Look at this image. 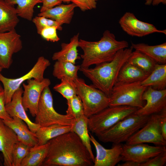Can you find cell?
<instances>
[{
    "mask_svg": "<svg viewBox=\"0 0 166 166\" xmlns=\"http://www.w3.org/2000/svg\"><path fill=\"white\" fill-rule=\"evenodd\" d=\"M145 5H151L153 6H157L162 3L164 5L166 4V0H145Z\"/></svg>",
    "mask_w": 166,
    "mask_h": 166,
    "instance_id": "obj_42",
    "label": "cell"
},
{
    "mask_svg": "<svg viewBox=\"0 0 166 166\" xmlns=\"http://www.w3.org/2000/svg\"><path fill=\"white\" fill-rule=\"evenodd\" d=\"M133 49L144 54L157 63L166 64V43L150 45L144 43L135 44L132 43Z\"/></svg>",
    "mask_w": 166,
    "mask_h": 166,
    "instance_id": "obj_23",
    "label": "cell"
},
{
    "mask_svg": "<svg viewBox=\"0 0 166 166\" xmlns=\"http://www.w3.org/2000/svg\"><path fill=\"white\" fill-rule=\"evenodd\" d=\"M140 83L144 87L151 86L156 90L165 89L166 64H156L151 73Z\"/></svg>",
    "mask_w": 166,
    "mask_h": 166,
    "instance_id": "obj_25",
    "label": "cell"
},
{
    "mask_svg": "<svg viewBox=\"0 0 166 166\" xmlns=\"http://www.w3.org/2000/svg\"><path fill=\"white\" fill-rule=\"evenodd\" d=\"M51 82L48 78L39 81L31 79L27 80V84H22L23 88L22 103L26 110H29L32 117L37 113L39 102L44 89L49 86Z\"/></svg>",
    "mask_w": 166,
    "mask_h": 166,
    "instance_id": "obj_11",
    "label": "cell"
},
{
    "mask_svg": "<svg viewBox=\"0 0 166 166\" xmlns=\"http://www.w3.org/2000/svg\"><path fill=\"white\" fill-rule=\"evenodd\" d=\"M89 135L91 142L94 146L96 152L94 166H114L122 160V144H113L112 148L107 149L99 143L90 133Z\"/></svg>",
    "mask_w": 166,
    "mask_h": 166,
    "instance_id": "obj_16",
    "label": "cell"
},
{
    "mask_svg": "<svg viewBox=\"0 0 166 166\" xmlns=\"http://www.w3.org/2000/svg\"><path fill=\"white\" fill-rule=\"evenodd\" d=\"M5 0L12 5H17L16 9L18 16L29 21L33 18L35 6L42 2V0Z\"/></svg>",
    "mask_w": 166,
    "mask_h": 166,
    "instance_id": "obj_30",
    "label": "cell"
},
{
    "mask_svg": "<svg viewBox=\"0 0 166 166\" xmlns=\"http://www.w3.org/2000/svg\"><path fill=\"white\" fill-rule=\"evenodd\" d=\"M61 0H42V6L40 12H44L49 9L61 4Z\"/></svg>",
    "mask_w": 166,
    "mask_h": 166,
    "instance_id": "obj_40",
    "label": "cell"
},
{
    "mask_svg": "<svg viewBox=\"0 0 166 166\" xmlns=\"http://www.w3.org/2000/svg\"><path fill=\"white\" fill-rule=\"evenodd\" d=\"M119 23L122 30L132 36L141 37L156 33L166 34V30H159L152 24L139 20L130 12L124 13Z\"/></svg>",
    "mask_w": 166,
    "mask_h": 166,
    "instance_id": "obj_13",
    "label": "cell"
},
{
    "mask_svg": "<svg viewBox=\"0 0 166 166\" xmlns=\"http://www.w3.org/2000/svg\"><path fill=\"white\" fill-rule=\"evenodd\" d=\"M74 82L76 86L77 94L81 99L85 116L88 118L109 107V97L92 85H88L78 77Z\"/></svg>",
    "mask_w": 166,
    "mask_h": 166,
    "instance_id": "obj_6",
    "label": "cell"
},
{
    "mask_svg": "<svg viewBox=\"0 0 166 166\" xmlns=\"http://www.w3.org/2000/svg\"><path fill=\"white\" fill-rule=\"evenodd\" d=\"M160 113L152 114L146 124L132 136L126 144L151 143L156 146H165L166 140L162 136L160 126Z\"/></svg>",
    "mask_w": 166,
    "mask_h": 166,
    "instance_id": "obj_10",
    "label": "cell"
},
{
    "mask_svg": "<svg viewBox=\"0 0 166 166\" xmlns=\"http://www.w3.org/2000/svg\"><path fill=\"white\" fill-rule=\"evenodd\" d=\"M57 28L55 26L47 27L42 30L40 35L47 41L57 42L60 38L57 34Z\"/></svg>",
    "mask_w": 166,
    "mask_h": 166,
    "instance_id": "obj_36",
    "label": "cell"
},
{
    "mask_svg": "<svg viewBox=\"0 0 166 166\" xmlns=\"http://www.w3.org/2000/svg\"><path fill=\"white\" fill-rule=\"evenodd\" d=\"M122 160H131L140 163L166 151L165 146H150L144 143L122 144Z\"/></svg>",
    "mask_w": 166,
    "mask_h": 166,
    "instance_id": "obj_14",
    "label": "cell"
},
{
    "mask_svg": "<svg viewBox=\"0 0 166 166\" xmlns=\"http://www.w3.org/2000/svg\"><path fill=\"white\" fill-rule=\"evenodd\" d=\"M138 109L126 105L109 106L88 118L89 130L97 136L134 113Z\"/></svg>",
    "mask_w": 166,
    "mask_h": 166,
    "instance_id": "obj_5",
    "label": "cell"
},
{
    "mask_svg": "<svg viewBox=\"0 0 166 166\" xmlns=\"http://www.w3.org/2000/svg\"><path fill=\"white\" fill-rule=\"evenodd\" d=\"M3 91V89L0 83V93Z\"/></svg>",
    "mask_w": 166,
    "mask_h": 166,
    "instance_id": "obj_44",
    "label": "cell"
},
{
    "mask_svg": "<svg viewBox=\"0 0 166 166\" xmlns=\"http://www.w3.org/2000/svg\"><path fill=\"white\" fill-rule=\"evenodd\" d=\"M4 124L12 129L16 134L19 141L32 147L38 144L35 133L32 132L27 124L21 119L15 117L9 121L3 120Z\"/></svg>",
    "mask_w": 166,
    "mask_h": 166,
    "instance_id": "obj_19",
    "label": "cell"
},
{
    "mask_svg": "<svg viewBox=\"0 0 166 166\" xmlns=\"http://www.w3.org/2000/svg\"><path fill=\"white\" fill-rule=\"evenodd\" d=\"M127 48L119 50L111 61L93 68L80 67L79 70L92 82L93 85L109 97L116 83L119 72L133 51Z\"/></svg>",
    "mask_w": 166,
    "mask_h": 166,
    "instance_id": "obj_3",
    "label": "cell"
},
{
    "mask_svg": "<svg viewBox=\"0 0 166 166\" xmlns=\"http://www.w3.org/2000/svg\"><path fill=\"white\" fill-rule=\"evenodd\" d=\"M3 91L0 93V118L2 120L9 121L11 118L7 113L6 108Z\"/></svg>",
    "mask_w": 166,
    "mask_h": 166,
    "instance_id": "obj_39",
    "label": "cell"
},
{
    "mask_svg": "<svg viewBox=\"0 0 166 166\" xmlns=\"http://www.w3.org/2000/svg\"><path fill=\"white\" fill-rule=\"evenodd\" d=\"M76 7V6L72 3L67 4H61L40 12L38 16L53 20L62 25L69 24L71 22Z\"/></svg>",
    "mask_w": 166,
    "mask_h": 166,
    "instance_id": "obj_20",
    "label": "cell"
},
{
    "mask_svg": "<svg viewBox=\"0 0 166 166\" xmlns=\"http://www.w3.org/2000/svg\"><path fill=\"white\" fill-rule=\"evenodd\" d=\"M148 76L139 68L126 62L119 72L116 83L125 84L141 82Z\"/></svg>",
    "mask_w": 166,
    "mask_h": 166,
    "instance_id": "obj_26",
    "label": "cell"
},
{
    "mask_svg": "<svg viewBox=\"0 0 166 166\" xmlns=\"http://www.w3.org/2000/svg\"><path fill=\"white\" fill-rule=\"evenodd\" d=\"M67 101L66 114L77 119L85 115L83 105L78 96H75Z\"/></svg>",
    "mask_w": 166,
    "mask_h": 166,
    "instance_id": "obj_33",
    "label": "cell"
},
{
    "mask_svg": "<svg viewBox=\"0 0 166 166\" xmlns=\"http://www.w3.org/2000/svg\"><path fill=\"white\" fill-rule=\"evenodd\" d=\"M48 142V153L42 166H93L89 152L74 132L62 134Z\"/></svg>",
    "mask_w": 166,
    "mask_h": 166,
    "instance_id": "obj_1",
    "label": "cell"
},
{
    "mask_svg": "<svg viewBox=\"0 0 166 166\" xmlns=\"http://www.w3.org/2000/svg\"><path fill=\"white\" fill-rule=\"evenodd\" d=\"M79 47L83 51L81 67L86 68L111 61L119 50L128 48V43L125 40H117L114 34L107 30L98 41L79 39Z\"/></svg>",
    "mask_w": 166,
    "mask_h": 166,
    "instance_id": "obj_2",
    "label": "cell"
},
{
    "mask_svg": "<svg viewBox=\"0 0 166 166\" xmlns=\"http://www.w3.org/2000/svg\"><path fill=\"white\" fill-rule=\"evenodd\" d=\"M159 113L160 116L159 123L161 133L166 140V108Z\"/></svg>",
    "mask_w": 166,
    "mask_h": 166,
    "instance_id": "obj_41",
    "label": "cell"
},
{
    "mask_svg": "<svg viewBox=\"0 0 166 166\" xmlns=\"http://www.w3.org/2000/svg\"><path fill=\"white\" fill-rule=\"evenodd\" d=\"M21 36L15 30L0 33V66L9 68L12 62L13 55L22 47Z\"/></svg>",
    "mask_w": 166,
    "mask_h": 166,
    "instance_id": "obj_12",
    "label": "cell"
},
{
    "mask_svg": "<svg viewBox=\"0 0 166 166\" xmlns=\"http://www.w3.org/2000/svg\"><path fill=\"white\" fill-rule=\"evenodd\" d=\"M72 126L58 124L47 126L40 127L35 134L38 145L47 143L51 139L62 134L72 131Z\"/></svg>",
    "mask_w": 166,
    "mask_h": 166,
    "instance_id": "obj_24",
    "label": "cell"
},
{
    "mask_svg": "<svg viewBox=\"0 0 166 166\" xmlns=\"http://www.w3.org/2000/svg\"><path fill=\"white\" fill-rule=\"evenodd\" d=\"M18 141L15 132L0 118V152L3 155L4 166H12V151Z\"/></svg>",
    "mask_w": 166,
    "mask_h": 166,
    "instance_id": "obj_17",
    "label": "cell"
},
{
    "mask_svg": "<svg viewBox=\"0 0 166 166\" xmlns=\"http://www.w3.org/2000/svg\"><path fill=\"white\" fill-rule=\"evenodd\" d=\"M49 146L48 142L43 145L37 144L30 148L20 166H42L47 156Z\"/></svg>",
    "mask_w": 166,
    "mask_h": 166,
    "instance_id": "obj_27",
    "label": "cell"
},
{
    "mask_svg": "<svg viewBox=\"0 0 166 166\" xmlns=\"http://www.w3.org/2000/svg\"><path fill=\"white\" fill-rule=\"evenodd\" d=\"M96 0L97 1V0Z\"/></svg>",
    "mask_w": 166,
    "mask_h": 166,
    "instance_id": "obj_47",
    "label": "cell"
},
{
    "mask_svg": "<svg viewBox=\"0 0 166 166\" xmlns=\"http://www.w3.org/2000/svg\"><path fill=\"white\" fill-rule=\"evenodd\" d=\"M140 164L131 160H128L121 164H118V166H140Z\"/></svg>",
    "mask_w": 166,
    "mask_h": 166,
    "instance_id": "obj_43",
    "label": "cell"
},
{
    "mask_svg": "<svg viewBox=\"0 0 166 166\" xmlns=\"http://www.w3.org/2000/svg\"><path fill=\"white\" fill-rule=\"evenodd\" d=\"M32 21L35 25L38 34H40L42 30L49 26H55L57 30H62V25L57 22L44 16H37L33 18Z\"/></svg>",
    "mask_w": 166,
    "mask_h": 166,
    "instance_id": "obj_35",
    "label": "cell"
},
{
    "mask_svg": "<svg viewBox=\"0 0 166 166\" xmlns=\"http://www.w3.org/2000/svg\"><path fill=\"white\" fill-rule=\"evenodd\" d=\"M142 99L146 103L142 108L138 109L135 114L150 116L159 113L166 108V89L158 90L148 87L143 94Z\"/></svg>",
    "mask_w": 166,
    "mask_h": 166,
    "instance_id": "obj_15",
    "label": "cell"
},
{
    "mask_svg": "<svg viewBox=\"0 0 166 166\" xmlns=\"http://www.w3.org/2000/svg\"><path fill=\"white\" fill-rule=\"evenodd\" d=\"M2 69V68L0 66V74L1 73Z\"/></svg>",
    "mask_w": 166,
    "mask_h": 166,
    "instance_id": "obj_46",
    "label": "cell"
},
{
    "mask_svg": "<svg viewBox=\"0 0 166 166\" xmlns=\"http://www.w3.org/2000/svg\"><path fill=\"white\" fill-rule=\"evenodd\" d=\"M166 163V151H165L141 163L140 166H163Z\"/></svg>",
    "mask_w": 166,
    "mask_h": 166,
    "instance_id": "obj_37",
    "label": "cell"
},
{
    "mask_svg": "<svg viewBox=\"0 0 166 166\" xmlns=\"http://www.w3.org/2000/svg\"><path fill=\"white\" fill-rule=\"evenodd\" d=\"M62 2H63L65 3H69L70 2L69 0H61Z\"/></svg>",
    "mask_w": 166,
    "mask_h": 166,
    "instance_id": "obj_45",
    "label": "cell"
},
{
    "mask_svg": "<svg viewBox=\"0 0 166 166\" xmlns=\"http://www.w3.org/2000/svg\"><path fill=\"white\" fill-rule=\"evenodd\" d=\"M23 89L21 86L14 92L11 101L5 105L6 110L12 118L17 117L24 121L29 129L35 133L39 125L32 122L28 117L22 103Z\"/></svg>",
    "mask_w": 166,
    "mask_h": 166,
    "instance_id": "obj_18",
    "label": "cell"
},
{
    "mask_svg": "<svg viewBox=\"0 0 166 166\" xmlns=\"http://www.w3.org/2000/svg\"><path fill=\"white\" fill-rule=\"evenodd\" d=\"M127 62L139 68L148 75L152 72L157 64L147 56L135 50L132 51Z\"/></svg>",
    "mask_w": 166,
    "mask_h": 166,
    "instance_id": "obj_31",
    "label": "cell"
},
{
    "mask_svg": "<svg viewBox=\"0 0 166 166\" xmlns=\"http://www.w3.org/2000/svg\"><path fill=\"white\" fill-rule=\"evenodd\" d=\"M83 11L95 9L97 7L96 0H69Z\"/></svg>",
    "mask_w": 166,
    "mask_h": 166,
    "instance_id": "obj_38",
    "label": "cell"
},
{
    "mask_svg": "<svg viewBox=\"0 0 166 166\" xmlns=\"http://www.w3.org/2000/svg\"><path fill=\"white\" fill-rule=\"evenodd\" d=\"M150 116L134 113L126 117L97 136L104 143L121 144L126 141L147 123Z\"/></svg>",
    "mask_w": 166,
    "mask_h": 166,
    "instance_id": "obj_4",
    "label": "cell"
},
{
    "mask_svg": "<svg viewBox=\"0 0 166 166\" xmlns=\"http://www.w3.org/2000/svg\"><path fill=\"white\" fill-rule=\"evenodd\" d=\"M79 33L74 35L69 42L62 43L61 49L54 53L52 57L53 60L71 62L75 64L76 61L79 58L77 48L79 47Z\"/></svg>",
    "mask_w": 166,
    "mask_h": 166,
    "instance_id": "obj_22",
    "label": "cell"
},
{
    "mask_svg": "<svg viewBox=\"0 0 166 166\" xmlns=\"http://www.w3.org/2000/svg\"><path fill=\"white\" fill-rule=\"evenodd\" d=\"M80 65H76L71 62L57 61L53 71V75L58 79L66 78L74 81L78 77V72Z\"/></svg>",
    "mask_w": 166,
    "mask_h": 166,
    "instance_id": "obj_28",
    "label": "cell"
},
{
    "mask_svg": "<svg viewBox=\"0 0 166 166\" xmlns=\"http://www.w3.org/2000/svg\"><path fill=\"white\" fill-rule=\"evenodd\" d=\"M141 82L121 84L116 83L109 97V106L126 105L139 109L144 105L143 94L146 87Z\"/></svg>",
    "mask_w": 166,
    "mask_h": 166,
    "instance_id": "obj_8",
    "label": "cell"
},
{
    "mask_svg": "<svg viewBox=\"0 0 166 166\" xmlns=\"http://www.w3.org/2000/svg\"><path fill=\"white\" fill-rule=\"evenodd\" d=\"M35 123L40 127L58 124L72 126L75 119L67 115L56 111L53 105L52 94L49 86L43 90L39 102Z\"/></svg>",
    "mask_w": 166,
    "mask_h": 166,
    "instance_id": "obj_7",
    "label": "cell"
},
{
    "mask_svg": "<svg viewBox=\"0 0 166 166\" xmlns=\"http://www.w3.org/2000/svg\"><path fill=\"white\" fill-rule=\"evenodd\" d=\"M88 119L87 117L84 115L75 119L72 125V131L75 132L79 136L89 152L94 163L95 157L91 145V142L88 128Z\"/></svg>",
    "mask_w": 166,
    "mask_h": 166,
    "instance_id": "obj_29",
    "label": "cell"
},
{
    "mask_svg": "<svg viewBox=\"0 0 166 166\" xmlns=\"http://www.w3.org/2000/svg\"><path fill=\"white\" fill-rule=\"evenodd\" d=\"M30 148L19 141L16 144L12 153V166H21L22 161L27 155Z\"/></svg>",
    "mask_w": 166,
    "mask_h": 166,
    "instance_id": "obj_34",
    "label": "cell"
},
{
    "mask_svg": "<svg viewBox=\"0 0 166 166\" xmlns=\"http://www.w3.org/2000/svg\"><path fill=\"white\" fill-rule=\"evenodd\" d=\"M61 82L53 87L54 91L60 93L67 100L77 95L76 86L74 81L63 78Z\"/></svg>",
    "mask_w": 166,
    "mask_h": 166,
    "instance_id": "obj_32",
    "label": "cell"
},
{
    "mask_svg": "<svg viewBox=\"0 0 166 166\" xmlns=\"http://www.w3.org/2000/svg\"><path fill=\"white\" fill-rule=\"evenodd\" d=\"M16 8L5 0H0V33L15 30L19 22Z\"/></svg>",
    "mask_w": 166,
    "mask_h": 166,
    "instance_id": "obj_21",
    "label": "cell"
},
{
    "mask_svg": "<svg viewBox=\"0 0 166 166\" xmlns=\"http://www.w3.org/2000/svg\"><path fill=\"white\" fill-rule=\"evenodd\" d=\"M49 61L43 56L38 57L31 69L23 76L16 78L6 77L1 73L0 81L3 86V92L5 104L11 101L13 94L24 82L29 79H34L40 81L44 79V75L46 69L50 65Z\"/></svg>",
    "mask_w": 166,
    "mask_h": 166,
    "instance_id": "obj_9",
    "label": "cell"
}]
</instances>
